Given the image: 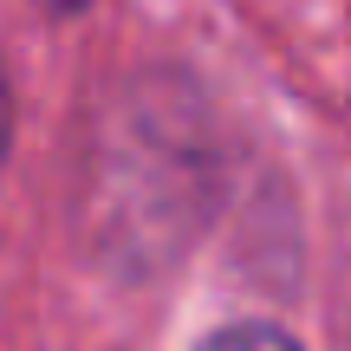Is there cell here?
Returning a JSON list of instances; mask_svg holds the SVG:
<instances>
[{
    "instance_id": "cell-1",
    "label": "cell",
    "mask_w": 351,
    "mask_h": 351,
    "mask_svg": "<svg viewBox=\"0 0 351 351\" xmlns=\"http://www.w3.org/2000/svg\"><path fill=\"white\" fill-rule=\"evenodd\" d=\"M202 351H300L287 339V332H274V326H234V332H221V339H208Z\"/></svg>"
},
{
    "instance_id": "cell-2",
    "label": "cell",
    "mask_w": 351,
    "mask_h": 351,
    "mask_svg": "<svg viewBox=\"0 0 351 351\" xmlns=\"http://www.w3.org/2000/svg\"><path fill=\"white\" fill-rule=\"evenodd\" d=\"M7 124H13V111H7V78H0V163H7Z\"/></svg>"
}]
</instances>
